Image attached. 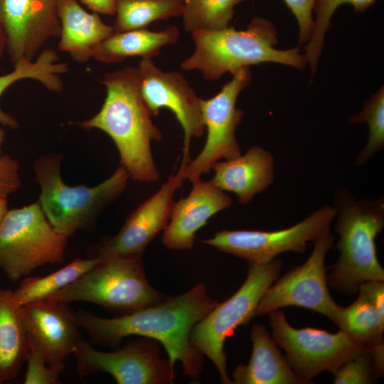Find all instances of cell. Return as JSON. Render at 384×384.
Returning <instances> with one entry per match:
<instances>
[{
  "label": "cell",
  "mask_w": 384,
  "mask_h": 384,
  "mask_svg": "<svg viewBox=\"0 0 384 384\" xmlns=\"http://www.w3.org/2000/svg\"><path fill=\"white\" fill-rule=\"evenodd\" d=\"M208 294L204 284H196L182 294L167 297L149 306L114 318H104L90 311H74L78 326L93 345L120 347L123 339L140 336L154 339L165 348L173 368L180 361L184 373L193 380L198 379L203 355L192 344L193 326L217 304Z\"/></svg>",
  "instance_id": "cell-1"
},
{
  "label": "cell",
  "mask_w": 384,
  "mask_h": 384,
  "mask_svg": "<svg viewBox=\"0 0 384 384\" xmlns=\"http://www.w3.org/2000/svg\"><path fill=\"white\" fill-rule=\"evenodd\" d=\"M101 82L107 90L101 109L90 119L75 124L87 130L105 132L115 144L120 164L130 178L156 181L160 174L151 143L162 140L163 136L142 99L138 68L126 67L109 73Z\"/></svg>",
  "instance_id": "cell-2"
},
{
  "label": "cell",
  "mask_w": 384,
  "mask_h": 384,
  "mask_svg": "<svg viewBox=\"0 0 384 384\" xmlns=\"http://www.w3.org/2000/svg\"><path fill=\"white\" fill-rule=\"evenodd\" d=\"M336 246L338 260L327 268L328 284L340 292L358 293L367 281H384L377 256L375 238L384 228V198L356 200L346 188L335 193Z\"/></svg>",
  "instance_id": "cell-3"
},
{
  "label": "cell",
  "mask_w": 384,
  "mask_h": 384,
  "mask_svg": "<svg viewBox=\"0 0 384 384\" xmlns=\"http://www.w3.org/2000/svg\"><path fill=\"white\" fill-rule=\"evenodd\" d=\"M191 34L195 50L180 67L187 71L197 70L209 80L262 63H282L300 70L307 63L298 48L284 50L274 48L277 31L269 20L262 17L254 18L244 31L228 26Z\"/></svg>",
  "instance_id": "cell-4"
},
{
  "label": "cell",
  "mask_w": 384,
  "mask_h": 384,
  "mask_svg": "<svg viewBox=\"0 0 384 384\" xmlns=\"http://www.w3.org/2000/svg\"><path fill=\"white\" fill-rule=\"evenodd\" d=\"M62 159L55 152L43 154L36 160L33 172L41 188L38 203L41 210L52 227L69 238L78 230L94 229L101 213L124 192L129 176L119 164L95 186H69L61 178Z\"/></svg>",
  "instance_id": "cell-5"
},
{
  "label": "cell",
  "mask_w": 384,
  "mask_h": 384,
  "mask_svg": "<svg viewBox=\"0 0 384 384\" xmlns=\"http://www.w3.org/2000/svg\"><path fill=\"white\" fill-rule=\"evenodd\" d=\"M142 257L101 260L73 282L45 299L67 304L90 302L118 316L155 304L168 296L151 286Z\"/></svg>",
  "instance_id": "cell-6"
},
{
  "label": "cell",
  "mask_w": 384,
  "mask_h": 384,
  "mask_svg": "<svg viewBox=\"0 0 384 384\" xmlns=\"http://www.w3.org/2000/svg\"><path fill=\"white\" fill-rule=\"evenodd\" d=\"M282 267L280 260L249 266L245 282L226 301L219 303L193 328L190 339L194 347L213 362L225 384L233 381L227 373L225 340L240 326L255 316L257 306L269 287L278 278Z\"/></svg>",
  "instance_id": "cell-7"
},
{
  "label": "cell",
  "mask_w": 384,
  "mask_h": 384,
  "mask_svg": "<svg viewBox=\"0 0 384 384\" xmlns=\"http://www.w3.org/2000/svg\"><path fill=\"white\" fill-rule=\"evenodd\" d=\"M68 237L49 223L37 202L8 210L0 225V270L17 281L63 260Z\"/></svg>",
  "instance_id": "cell-8"
},
{
  "label": "cell",
  "mask_w": 384,
  "mask_h": 384,
  "mask_svg": "<svg viewBox=\"0 0 384 384\" xmlns=\"http://www.w3.org/2000/svg\"><path fill=\"white\" fill-rule=\"evenodd\" d=\"M272 337L283 348L289 366L304 384L311 383L319 373H331L349 358L366 350L343 331L336 334L306 327L296 329L280 309L268 314Z\"/></svg>",
  "instance_id": "cell-9"
},
{
  "label": "cell",
  "mask_w": 384,
  "mask_h": 384,
  "mask_svg": "<svg viewBox=\"0 0 384 384\" xmlns=\"http://www.w3.org/2000/svg\"><path fill=\"white\" fill-rule=\"evenodd\" d=\"M334 240L329 226L314 242L307 260L290 269L269 287L257 306L255 316L282 307L298 306L319 313L336 324L340 306L329 293L325 267V257Z\"/></svg>",
  "instance_id": "cell-10"
},
{
  "label": "cell",
  "mask_w": 384,
  "mask_h": 384,
  "mask_svg": "<svg viewBox=\"0 0 384 384\" xmlns=\"http://www.w3.org/2000/svg\"><path fill=\"white\" fill-rule=\"evenodd\" d=\"M334 207L324 206L303 220L274 231L221 230L202 240L218 250L246 260L249 266L268 263L284 252L304 253L309 242H314L335 219Z\"/></svg>",
  "instance_id": "cell-11"
},
{
  "label": "cell",
  "mask_w": 384,
  "mask_h": 384,
  "mask_svg": "<svg viewBox=\"0 0 384 384\" xmlns=\"http://www.w3.org/2000/svg\"><path fill=\"white\" fill-rule=\"evenodd\" d=\"M159 343L154 339L142 337L107 352L95 348L83 338L73 355L81 378L107 373L119 384L173 383L174 368L169 359L160 357Z\"/></svg>",
  "instance_id": "cell-12"
},
{
  "label": "cell",
  "mask_w": 384,
  "mask_h": 384,
  "mask_svg": "<svg viewBox=\"0 0 384 384\" xmlns=\"http://www.w3.org/2000/svg\"><path fill=\"white\" fill-rule=\"evenodd\" d=\"M233 79L214 97L201 100V107L207 137L199 154L183 169V178L191 182L210 171L220 159H231L242 154L235 137L243 111L236 107L240 92L252 79L250 68H242L233 74Z\"/></svg>",
  "instance_id": "cell-13"
},
{
  "label": "cell",
  "mask_w": 384,
  "mask_h": 384,
  "mask_svg": "<svg viewBox=\"0 0 384 384\" xmlns=\"http://www.w3.org/2000/svg\"><path fill=\"white\" fill-rule=\"evenodd\" d=\"M185 165L172 174L151 197L139 206L126 219L119 231L92 245L90 258L104 260L113 257H142L150 242L168 225L173 206V196L182 186Z\"/></svg>",
  "instance_id": "cell-14"
},
{
  "label": "cell",
  "mask_w": 384,
  "mask_h": 384,
  "mask_svg": "<svg viewBox=\"0 0 384 384\" xmlns=\"http://www.w3.org/2000/svg\"><path fill=\"white\" fill-rule=\"evenodd\" d=\"M142 99L151 116L161 108L170 110L183 129V155L181 163L188 164L189 147L193 138L206 130L201 100L186 79L178 72H165L151 59H142L137 67Z\"/></svg>",
  "instance_id": "cell-15"
},
{
  "label": "cell",
  "mask_w": 384,
  "mask_h": 384,
  "mask_svg": "<svg viewBox=\"0 0 384 384\" xmlns=\"http://www.w3.org/2000/svg\"><path fill=\"white\" fill-rule=\"evenodd\" d=\"M58 0H0V22L6 36V52L14 64L33 60L39 50L60 34Z\"/></svg>",
  "instance_id": "cell-16"
},
{
  "label": "cell",
  "mask_w": 384,
  "mask_h": 384,
  "mask_svg": "<svg viewBox=\"0 0 384 384\" xmlns=\"http://www.w3.org/2000/svg\"><path fill=\"white\" fill-rule=\"evenodd\" d=\"M21 313L28 346L48 364L63 363L83 339L67 303L36 301L22 306Z\"/></svg>",
  "instance_id": "cell-17"
},
{
  "label": "cell",
  "mask_w": 384,
  "mask_h": 384,
  "mask_svg": "<svg viewBox=\"0 0 384 384\" xmlns=\"http://www.w3.org/2000/svg\"><path fill=\"white\" fill-rule=\"evenodd\" d=\"M191 183L189 194L174 202L169 222L164 230L162 242L171 250H191L198 230L212 216L232 205L225 191L210 181L200 178Z\"/></svg>",
  "instance_id": "cell-18"
},
{
  "label": "cell",
  "mask_w": 384,
  "mask_h": 384,
  "mask_svg": "<svg viewBox=\"0 0 384 384\" xmlns=\"http://www.w3.org/2000/svg\"><path fill=\"white\" fill-rule=\"evenodd\" d=\"M211 169L214 175L210 182L223 191L235 193L242 205L268 188L274 178V157L258 146L236 158L219 161Z\"/></svg>",
  "instance_id": "cell-19"
},
{
  "label": "cell",
  "mask_w": 384,
  "mask_h": 384,
  "mask_svg": "<svg viewBox=\"0 0 384 384\" xmlns=\"http://www.w3.org/2000/svg\"><path fill=\"white\" fill-rule=\"evenodd\" d=\"M58 14L61 26L58 49L78 63L92 58L93 48L115 33L113 26L103 23L97 13L87 12L77 0H58Z\"/></svg>",
  "instance_id": "cell-20"
},
{
  "label": "cell",
  "mask_w": 384,
  "mask_h": 384,
  "mask_svg": "<svg viewBox=\"0 0 384 384\" xmlns=\"http://www.w3.org/2000/svg\"><path fill=\"white\" fill-rule=\"evenodd\" d=\"M252 353L247 365L233 372L234 384H304L294 373L265 326L254 324L250 330Z\"/></svg>",
  "instance_id": "cell-21"
},
{
  "label": "cell",
  "mask_w": 384,
  "mask_h": 384,
  "mask_svg": "<svg viewBox=\"0 0 384 384\" xmlns=\"http://www.w3.org/2000/svg\"><path fill=\"white\" fill-rule=\"evenodd\" d=\"M179 36L175 26L154 31L146 28L115 32L95 46L92 56L103 63H115L127 58L139 56L151 59L159 55L161 47L175 43Z\"/></svg>",
  "instance_id": "cell-22"
},
{
  "label": "cell",
  "mask_w": 384,
  "mask_h": 384,
  "mask_svg": "<svg viewBox=\"0 0 384 384\" xmlns=\"http://www.w3.org/2000/svg\"><path fill=\"white\" fill-rule=\"evenodd\" d=\"M29 351L21 306L13 300V290L0 288V384L18 375Z\"/></svg>",
  "instance_id": "cell-23"
},
{
  "label": "cell",
  "mask_w": 384,
  "mask_h": 384,
  "mask_svg": "<svg viewBox=\"0 0 384 384\" xmlns=\"http://www.w3.org/2000/svg\"><path fill=\"white\" fill-rule=\"evenodd\" d=\"M57 53L50 48L41 52L35 60L21 59L14 63L12 71L0 75V97L10 85L23 79H33L48 90L60 92L63 83L60 75L68 71V64L59 63ZM0 124L11 129L18 127L17 121L0 107Z\"/></svg>",
  "instance_id": "cell-24"
},
{
  "label": "cell",
  "mask_w": 384,
  "mask_h": 384,
  "mask_svg": "<svg viewBox=\"0 0 384 384\" xmlns=\"http://www.w3.org/2000/svg\"><path fill=\"white\" fill-rule=\"evenodd\" d=\"M101 260L97 258H76L63 268L44 277L24 279L19 287L13 291V300L17 306L45 299L73 282L84 273L96 266Z\"/></svg>",
  "instance_id": "cell-25"
},
{
  "label": "cell",
  "mask_w": 384,
  "mask_h": 384,
  "mask_svg": "<svg viewBox=\"0 0 384 384\" xmlns=\"http://www.w3.org/2000/svg\"><path fill=\"white\" fill-rule=\"evenodd\" d=\"M184 0H116L115 32L146 28L152 22L181 16Z\"/></svg>",
  "instance_id": "cell-26"
},
{
  "label": "cell",
  "mask_w": 384,
  "mask_h": 384,
  "mask_svg": "<svg viewBox=\"0 0 384 384\" xmlns=\"http://www.w3.org/2000/svg\"><path fill=\"white\" fill-rule=\"evenodd\" d=\"M336 325L364 346L384 343V316L359 296L349 306H340Z\"/></svg>",
  "instance_id": "cell-27"
},
{
  "label": "cell",
  "mask_w": 384,
  "mask_h": 384,
  "mask_svg": "<svg viewBox=\"0 0 384 384\" xmlns=\"http://www.w3.org/2000/svg\"><path fill=\"white\" fill-rule=\"evenodd\" d=\"M242 1L184 0L181 14L184 28L191 33L227 28L233 17L234 7Z\"/></svg>",
  "instance_id": "cell-28"
},
{
  "label": "cell",
  "mask_w": 384,
  "mask_h": 384,
  "mask_svg": "<svg viewBox=\"0 0 384 384\" xmlns=\"http://www.w3.org/2000/svg\"><path fill=\"white\" fill-rule=\"evenodd\" d=\"M376 0H316L314 11L316 17L313 23L311 37L306 46L305 57L309 63L312 75L316 70L318 61L323 48L324 40L331 26V19L336 10L344 4H349L356 12H363Z\"/></svg>",
  "instance_id": "cell-29"
},
{
  "label": "cell",
  "mask_w": 384,
  "mask_h": 384,
  "mask_svg": "<svg viewBox=\"0 0 384 384\" xmlns=\"http://www.w3.org/2000/svg\"><path fill=\"white\" fill-rule=\"evenodd\" d=\"M351 124L366 122L368 124V139L359 151L356 164H365L374 154L384 147V89L380 87L366 101L362 110L349 119Z\"/></svg>",
  "instance_id": "cell-30"
},
{
  "label": "cell",
  "mask_w": 384,
  "mask_h": 384,
  "mask_svg": "<svg viewBox=\"0 0 384 384\" xmlns=\"http://www.w3.org/2000/svg\"><path fill=\"white\" fill-rule=\"evenodd\" d=\"M368 349L349 358L336 368L332 374L335 384H369L377 381L373 357Z\"/></svg>",
  "instance_id": "cell-31"
},
{
  "label": "cell",
  "mask_w": 384,
  "mask_h": 384,
  "mask_svg": "<svg viewBox=\"0 0 384 384\" xmlns=\"http://www.w3.org/2000/svg\"><path fill=\"white\" fill-rule=\"evenodd\" d=\"M25 384H59L60 375L65 370L63 363L48 364L35 349L29 347L26 361Z\"/></svg>",
  "instance_id": "cell-32"
},
{
  "label": "cell",
  "mask_w": 384,
  "mask_h": 384,
  "mask_svg": "<svg viewBox=\"0 0 384 384\" xmlns=\"http://www.w3.org/2000/svg\"><path fill=\"white\" fill-rule=\"evenodd\" d=\"M299 26V44L308 43L312 32V12L316 0H284Z\"/></svg>",
  "instance_id": "cell-33"
},
{
  "label": "cell",
  "mask_w": 384,
  "mask_h": 384,
  "mask_svg": "<svg viewBox=\"0 0 384 384\" xmlns=\"http://www.w3.org/2000/svg\"><path fill=\"white\" fill-rule=\"evenodd\" d=\"M19 163L11 156H0V197H7L21 186Z\"/></svg>",
  "instance_id": "cell-34"
},
{
  "label": "cell",
  "mask_w": 384,
  "mask_h": 384,
  "mask_svg": "<svg viewBox=\"0 0 384 384\" xmlns=\"http://www.w3.org/2000/svg\"><path fill=\"white\" fill-rule=\"evenodd\" d=\"M358 292L359 297L367 301L384 316V281L365 282L359 286Z\"/></svg>",
  "instance_id": "cell-35"
},
{
  "label": "cell",
  "mask_w": 384,
  "mask_h": 384,
  "mask_svg": "<svg viewBox=\"0 0 384 384\" xmlns=\"http://www.w3.org/2000/svg\"><path fill=\"white\" fill-rule=\"evenodd\" d=\"M93 12L114 15L116 12V0H79Z\"/></svg>",
  "instance_id": "cell-36"
},
{
  "label": "cell",
  "mask_w": 384,
  "mask_h": 384,
  "mask_svg": "<svg viewBox=\"0 0 384 384\" xmlns=\"http://www.w3.org/2000/svg\"><path fill=\"white\" fill-rule=\"evenodd\" d=\"M6 50V36L4 28L0 22V62L4 52Z\"/></svg>",
  "instance_id": "cell-37"
},
{
  "label": "cell",
  "mask_w": 384,
  "mask_h": 384,
  "mask_svg": "<svg viewBox=\"0 0 384 384\" xmlns=\"http://www.w3.org/2000/svg\"><path fill=\"white\" fill-rule=\"evenodd\" d=\"M8 210L7 197H0V225Z\"/></svg>",
  "instance_id": "cell-38"
},
{
  "label": "cell",
  "mask_w": 384,
  "mask_h": 384,
  "mask_svg": "<svg viewBox=\"0 0 384 384\" xmlns=\"http://www.w3.org/2000/svg\"><path fill=\"white\" fill-rule=\"evenodd\" d=\"M5 139V132L0 126V156L2 154V147Z\"/></svg>",
  "instance_id": "cell-39"
}]
</instances>
